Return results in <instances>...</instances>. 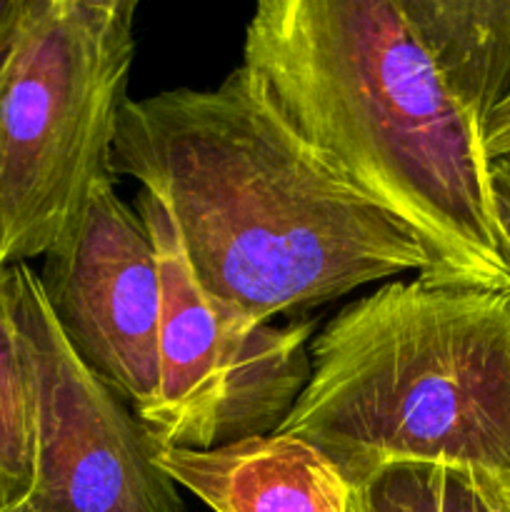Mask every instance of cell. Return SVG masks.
Here are the masks:
<instances>
[{
	"label": "cell",
	"instance_id": "obj_10",
	"mask_svg": "<svg viewBox=\"0 0 510 512\" xmlns=\"http://www.w3.org/2000/svg\"><path fill=\"white\" fill-rule=\"evenodd\" d=\"M350 512H510V473L400 465L350 488Z\"/></svg>",
	"mask_w": 510,
	"mask_h": 512
},
{
	"label": "cell",
	"instance_id": "obj_15",
	"mask_svg": "<svg viewBox=\"0 0 510 512\" xmlns=\"http://www.w3.org/2000/svg\"><path fill=\"white\" fill-rule=\"evenodd\" d=\"M5 512H43V510H38V508H35L33 503H23V505H18V508H13V510H5Z\"/></svg>",
	"mask_w": 510,
	"mask_h": 512
},
{
	"label": "cell",
	"instance_id": "obj_2",
	"mask_svg": "<svg viewBox=\"0 0 510 512\" xmlns=\"http://www.w3.org/2000/svg\"><path fill=\"white\" fill-rule=\"evenodd\" d=\"M243 65L303 140L418 238L423 280L510 293L485 133L398 0H263Z\"/></svg>",
	"mask_w": 510,
	"mask_h": 512
},
{
	"label": "cell",
	"instance_id": "obj_3",
	"mask_svg": "<svg viewBox=\"0 0 510 512\" xmlns=\"http://www.w3.org/2000/svg\"><path fill=\"white\" fill-rule=\"evenodd\" d=\"M275 433L350 488L400 465L510 473V293L385 280L310 340V378Z\"/></svg>",
	"mask_w": 510,
	"mask_h": 512
},
{
	"label": "cell",
	"instance_id": "obj_1",
	"mask_svg": "<svg viewBox=\"0 0 510 512\" xmlns=\"http://www.w3.org/2000/svg\"><path fill=\"white\" fill-rule=\"evenodd\" d=\"M110 173L163 200L200 285L260 323L430 273L418 238L303 140L245 65L210 90L128 100Z\"/></svg>",
	"mask_w": 510,
	"mask_h": 512
},
{
	"label": "cell",
	"instance_id": "obj_11",
	"mask_svg": "<svg viewBox=\"0 0 510 512\" xmlns=\"http://www.w3.org/2000/svg\"><path fill=\"white\" fill-rule=\"evenodd\" d=\"M5 273L0 270V512L28 503L35 455L33 393Z\"/></svg>",
	"mask_w": 510,
	"mask_h": 512
},
{
	"label": "cell",
	"instance_id": "obj_5",
	"mask_svg": "<svg viewBox=\"0 0 510 512\" xmlns=\"http://www.w3.org/2000/svg\"><path fill=\"white\" fill-rule=\"evenodd\" d=\"M135 208L153 240L163 290L160 383L138 418L155 450H213L280 428L310 378L318 320L260 323L200 285L163 200Z\"/></svg>",
	"mask_w": 510,
	"mask_h": 512
},
{
	"label": "cell",
	"instance_id": "obj_14",
	"mask_svg": "<svg viewBox=\"0 0 510 512\" xmlns=\"http://www.w3.org/2000/svg\"><path fill=\"white\" fill-rule=\"evenodd\" d=\"M23 8L25 0H0V70H3L5 58H8L10 45H13Z\"/></svg>",
	"mask_w": 510,
	"mask_h": 512
},
{
	"label": "cell",
	"instance_id": "obj_6",
	"mask_svg": "<svg viewBox=\"0 0 510 512\" xmlns=\"http://www.w3.org/2000/svg\"><path fill=\"white\" fill-rule=\"evenodd\" d=\"M33 393V493L43 512H185L133 410L60 330L40 275L5 273Z\"/></svg>",
	"mask_w": 510,
	"mask_h": 512
},
{
	"label": "cell",
	"instance_id": "obj_7",
	"mask_svg": "<svg viewBox=\"0 0 510 512\" xmlns=\"http://www.w3.org/2000/svg\"><path fill=\"white\" fill-rule=\"evenodd\" d=\"M40 285L83 363L135 418L148 413L160 383L163 290L148 228L115 180L95 190L78 228L45 255Z\"/></svg>",
	"mask_w": 510,
	"mask_h": 512
},
{
	"label": "cell",
	"instance_id": "obj_13",
	"mask_svg": "<svg viewBox=\"0 0 510 512\" xmlns=\"http://www.w3.org/2000/svg\"><path fill=\"white\" fill-rule=\"evenodd\" d=\"M485 155L488 160L510 158V90L485 125Z\"/></svg>",
	"mask_w": 510,
	"mask_h": 512
},
{
	"label": "cell",
	"instance_id": "obj_12",
	"mask_svg": "<svg viewBox=\"0 0 510 512\" xmlns=\"http://www.w3.org/2000/svg\"><path fill=\"white\" fill-rule=\"evenodd\" d=\"M490 190H493L500 250L510 268V158L490 160Z\"/></svg>",
	"mask_w": 510,
	"mask_h": 512
},
{
	"label": "cell",
	"instance_id": "obj_8",
	"mask_svg": "<svg viewBox=\"0 0 510 512\" xmlns=\"http://www.w3.org/2000/svg\"><path fill=\"white\" fill-rule=\"evenodd\" d=\"M178 488L213 512H350V485L305 440L270 433L213 450H155Z\"/></svg>",
	"mask_w": 510,
	"mask_h": 512
},
{
	"label": "cell",
	"instance_id": "obj_9",
	"mask_svg": "<svg viewBox=\"0 0 510 512\" xmlns=\"http://www.w3.org/2000/svg\"><path fill=\"white\" fill-rule=\"evenodd\" d=\"M440 80L485 133L510 90V0H398Z\"/></svg>",
	"mask_w": 510,
	"mask_h": 512
},
{
	"label": "cell",
	"instance_id": "obj_4",
	"mask_svg": "<svg viewBox=\"0 0 510 512\" xmlns=\"http://www.w3.org/2000/svg\"><path fill=\"white\" fill-rule=\"evenodd\" d=\"M133 0H25L0 70V270L45 258L108 180Z\"/></svg>",
	"mask_w": 510,
	"mask_h": 512
}]
</instances>
